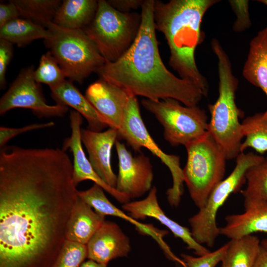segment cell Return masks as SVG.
Here are the masks:
<instances>
[{
    "label": "cell",
    "mask_w": 267,
    "mask_h": 267,
    "mask_svg": "<svg viewBox=\"0 0 267 267\" xmlns=\"http://www.w3.org/2000/svg\"><path fill=\"white\" fill-rule=\"evenodd\" d=\"M78 191L62 149L1 148L0 267H53Z\"/></svg>",
    "instance_id": "1"
},
{
    "label": "cell",
    "mask_w": 267,
    "mask_h": 267,
    "mask_svg": "<svg viewBox=\"0 0 267 267\" xmlns=\"http://www.w3.org/2000/svg\"><path fill=\"white\" fill-rule=\"evenodd\" d=\"M154 0H144L138 33L129 49L113 62L106 61L96 72L100 79L122 88L131 94L158 101L178 100L197 106L203 93L194 83L178 77L160 56L154 20Z\"/></svg>",
    "instance_id": "2"
},
{
    "label": "cell",
    "mask_w": 267,
    "mask_h": 267,
    "mask_svg": "<svg viewBox=\"0 0 267 267\" xmlns=\"http://www.w3.org/2000/svg\"><path fill=\"white\" fill-rule=\"evenodd\" d=\"M218 0H171L154 2L156 30L164 35L168 44L170 66L180 78L196 85L206 97L209 84L199 71L195 59L197 46L205 38L201 30L203 17Z\"/></svg>",
    "instance_id": "3"
},
{
    "label": "cell",
    "mask_w": 267,
    "mask_h": 267,
    "mask_svg": "<svg viewBox=\"0 0 267 267\" xmlns=\"http://www.w3.org/2000/svg\"><path fill=\"white\" fill-rule=\"evenodd\" d=\"M211 47L218 59L219 96L214 103L208 106L211 115L208 132L226 159L231 160L240 153L244 137L239 121L244 113L235 102L239 81L233 75L230 59L218 40H212Z\"/></svg>",
    "instance_id": "4"
},
{
    "label": "cell",
    "mask_w": 267,
    "mask_h": 267,
    "mask_svg": "<svg viewBox=\"0 0 267 267\" xmlns=\"http://www.w3.org/2000/svg\"><path fill=\"white\" fill-rule=\"evenodd\" d=\"M49 37L44 40L66 77L82 84L97 71L106 60L83 29H69L53 22L47 27Z\"/></svg>",
    "instance_id": "5"
},
{
    "label": "cell",
    "mask_w": 267,
    "mask_h": 267,
    "mask_svg": "<svg viewBox=\"0 0 267 267\" xmlns=\"http://www.w3.org/2000/svg\"><path fill=\"white\" fill-rule=\"evenodd\" d=\"M185 147L187 161L182 169L184 182L199 210L204 207L213 190L223 179L227 160L208 132L201 139Z\"/></svg>",
    "instance_id": "6"
},
{
    "label": "cell",
    "mask_w": 267,
    "mask_h": 267,
    "mask_svg": "<svg viewBox=\"0 0 267 267\" xmlns=\"http://www.w3.org/2000/svg\"><path fill=\"white\" fill-rule=\"evenodd\" d=\"M141 14L121 12L107 0H98L91 22L83 30L106 61L113 62L129 49L139 32Z\"/></svg>",
    "instance_id": "7"
},
{
    "label": "cell",
    "mask_w": 267,
    "mask_h": 267,
    "mask_svg": "<svg viewBox=\"0 0 267 267\" xmlns=\"http://www.w3.org/2000/svg\"><path fill=\"white\" fill-rule=\"evenodd\" d=\"M265 158L253 152L240 153L237 156L235 166L230 175L215 188L204 207L188 219L192 236L197 242L209 247L214 246L219 235V227L216 223L219 209L231 194L240 191L246 183L247 171Z\"/></svg>",
    "instance_id": "8"
},
{
    "label": "cell",
    "mask_w": 267,
    "mask_h": 267,
    "mask_svg": "<svg viewBox=\"0 0 267 267\" xmlns=\"http://www.w3.org/2000/svg\"><path fill=\"white\" fill-rule=\"evenodd\" d=\"M141 104L162 125L164 139L173 146H185L208 133V116L198 105H182L172 98L158 101L145 98Z\"/></svg>",
    "instance_id": "9"
},
{
    "label": "cell",
    "mask_w": 267,
    "mask_h": 267,
    "mask_svg": "<svg viewBox=\"0 0 267 267\" xmlns=\"http://www.w3.org/2000/svg\"><path fill=\"white\" fill-rule=\"evenodd\" d=\"M118 133V138L126 140L135 152L146 148L158 157L170 171L172 186L166 195L170 205L177 207L180 203L183 192V176L180 158L175 155L164 152L149 133L141 117L136 96L132 95L126 108L123 125Z\"/></svg>",
    "instance_id": "10"
},
{
    "label": "cell",
    "mask_w": 267,
    "mask_h": 267,
    "mask_svg": "<svg viewBox=\"0 0 267 267\" xmlns=\"http://www.w3.org/2000/svg\"><path fill=\"white\" fill-rule=\"evenodd\" d=\"M33 66L27 67L19 73L6 92L0 99V114L16 108L31 110L40 117H62L68 111V107L46 103L39 83L34 78Z\"/></svg>",
    "instance_id": "11"
},
{
    "label": "cell",
    "mask_w": 267,
    "mask_h": 267,
    "mask_svg": "<svg viewBox=\"0 0 267 267\" xmlns=\"http://www.w3.org/2000/svg\"><path fill=\"white\" fill-rule=\"evenodd\" d=\"M115 145L119 160L116 189L130 200L142 196L152 188L154 178L149 158L143 153L133 155L118 139Z\"/></svg>",
    "instance_id": "12"
},
{
    "label": "cell",
    "mask_w": 267,
    "mask_h": 267,
    "mask_svg": "<svg viewBox=\"0 0 267 267\" xmlns=\"http://www.w3.org/2000/svg\"><path fill=\"white\" fill-rule=\"evenodd\" d=\"M103 190L101 187L94 183L87 190L78 191V195L96 212L105 216L109 215L118 217L132 223L139 233L153 238L170 260L177 262L182 267H186L183 260L174 254L164 241V237L168 234L167 230L159 229L152 224L137 221L113 204L104 194Z\"/></svg>",
    "instance_id": "13"
},
{
    "label": "cell",
    "mask_w": 267,
    "mask_h": 267,
    "mask_svg": "<svg viewBox=\"0 0 267 267\" xmlns=\"http://www.w3.org/2000/svg\"><path fill=\"white\" fill-rule=\"evenodd\" d=\"M129 92L102 79L90 84L85 96L105 119L110 128L118 132L123 125L126 108L130 97Z\"/></svg>",
    "instance_id": "14"
},
{
    "label": "cell",
    "mask_w": 267,
    "mask_h": 267,
    "mask_svg": "<svg viewBox=\"0 0 267 267\" xmlns=\"http://www.w3.org/2000/svg\"><path fill=\"white\" fill-rule=\"evenodd\" d=\"M71 134L65 139L62 149L70 150L73 156V179L77 186L80 182L90 180L101 187L119 203L125 204L130 202V198L116 188L106 184L95 173L84 151L81 138L83 116L76 111H71L70 116Z\"/></svg>",
    "instance_id": "15"
},
{
    "label": "cell",
    "mask_w": 267,
    "mask_h": 267,
    "mask_svg": "<svg viewBox=\"0 0 267 267\" xmlns=\"http://www.w3.org/2000/svg\"><path fill=\"white\" fill-rule=\"evenodd\" d=\"M122 208L136 220H144L147 217L158 220L173 233L175 237L181 239L187 245V248L193 250L198 256L210 252L209 250L194 240L188 228L179 224L166 215L159 205L157 189L155 186L152 187L144 199L124 204Z\"/></svg>",
    "instance_id": "16"
},
{
    "label": "cell",
    "mask_w": 267,
    "mask_h": 267,
    "mask_svg": "<svg viewBox=\"0 0 267 267\" xmlns=\"http://www.w3.org/2000/svg\"><path fill=\"white\" fill-rule=\"evenodd\" d=\"M81 138L94 171L106 184L116 188L117 176L111 167V154L118 138V131L112 128L103 132L81 129Z\"/></svg>",
    "instance_id": "17"
},
{
    "label": "cell",
    "mask_w": 267,
    "mask_h": 267,
    "mask_svg": "<svg viewBox=\"0 0 267 267\" xmlns=\"http://www.w3.org/2000/svg\"><path fill=\"white\" fill-rule=\"evenodd\" d=\"M89 260L107 266L113 259L128 256L129 237L116 223L105 221L87 244Z\"/></svg>",
    "instance_id": "18"
},
{
    "label": "cell",
    "mask_w": 267,
    "mask_h": 267,
    "mask_svg": "<svg viewBox=\"0 0 267 267\" xmlns=\"http://www.w3.org/2000/svg\"><path fill=\"white\" fill-rule=\"evenodd\" d=\"M244 212L227 216L226 224L219 227V234L236 239L257 232L267 234V202L244 198Z\"/></svg>",
    "instance_id": "19"
},
{
    "label": "cell",
    "mask_w": 267,
    "mask_h": 267,
    "mask_svg": "<svg viewBox=\"0 0 267 267\" xmlns=\"http://www.w3.org/2000/svg\"><path fill=\"white\" fill-rule=\"evenodd\" d=\"M50 89L57 104L71 107L86 119L88 129L101 132L108 127L102 116L71 82L65 80Z\"/></svg>",
    "instance_id": "20"
},
{
    "label": "cell",
    "mask_w": 267,
    "mask_h": 267,
    "mask_svg": "<svg viewBox=\"0 0 267 267\" xmlns=\"http://www.w3.org/2000/svg\"><path fill=\"white\" fill-rule=\"evenodd\" d=\"M92 208L78 196L67 222L66 240L87 244L105 221V216Z\"/></svg>",
    "instance_id": "21"
},
{
    "label": "cell",
    "mask_w": 267,
    "mask_h": 267,
    "mask_svg": "<svg viewBox=\"0 0 267 267\" xmlns=\"http://www.w3.org/2000/svg\"><path fill=\"white\" fill-rule=\"evenodd\" d=\"M242 74L250 83L260 88L267 97V27L251 41Z\"/></svg>",
    "instance_id": "22"
},
{
    "label": "cell",
    "mask_w": 267,
    "mask_h": 267,
    "mask_svg": "<svg viewBox=\"0 0 267 267\" xmlns=\"http://www.w3.org/2000/svg\"><path fill=\"white\" fill-rule=\"evenodd\" d=\"M97 6L95 0H64L53 23L63 28L84 29L93 20Z\"/></svg>",
    "instance_id": "23"
},
{
    "label": "cell",
    "mask_w": 267,
    "mask_h": 267,
    "mask_svg": "<svg viewBox=\"0 0 267 267\" xmlns=\"http://www.w3.org/2000/svg\"><path fill=\"white\" fill-rule=\"evenodd\" d=\"M261 247L259 239L253 235L231 239L227 243L221 267H253Z\"/></svg>",
    "instance_id": "24"
},
{
    "label": "cell",
    "mask_w": 267,
    "mask_h": 267,
    "mask_svg": "<svg viewBox=\"0 0 267 267\" xmlns=\"http://www.w3.org/2000/svg\"><path fill=\"white\" fill-rule=\"evenodd\" d=\"M49 32L39 24L29 20L18 18L0 28V39L22 47L32 41L46 39Z\"/></svg>",
    "instance_id": "25"
},
{
    "label": "cell",
    "mask_w": 267,
    "mask_h": 267,
    "mask_svg": "<svg viewBox=\"0 0 267 267\" xmlns=\"http://www.w3.org/2000/svg\"><path fill=\"white\" fill-rule=\"evenodd\" d=\"M241 125L245 139L241 144L240 153L248 148L261 154L267 152V111L246 117Z\"/></svg>",
    "instance_id": "26"
},
{
    "label": "cell",
    "mask_w": 267,
    "mask_h": 267,
    "mask_svg": "<svg viewBox=\"0 0 267 267\" xmlns=\"http://www.w3.org/2000/svg\"><path fill=\"white\" fill-rule=\"evenodd\" d=\"M20 16L47 28L62 3L60 0H12Z\"/></svg>",
    "instance_id": "27"
},
{
    "label": "cell",
    "mask_w": 267,
    "mask_h": 267,
    "mask_svg": "<svg viewBox=\"0 0 267 267\" xmlns=\"http://www.w3.org/2000/svg\"><path fill=\"white\" fill-rule=\"evenodd\" d=\"M245 189L240 190L244 198L267 202V157L247 171Z\"/></svg>",
    "instance_id": "28"
},
{
    "label": "cell",
    "mask_w": 267,
    "mask_h": 267,
    "mask_svg": "<svg viewBox=\"0 0 267 267\" xmlns=\"http://www.w3.org/2000/svg\"><path fill=\"white\" fill-rule=\"evenodd\" d=\"M33 75L37 83L46 84L50 88L59 85L66 78L49 51L42 55L39 66L34 70Z\"/></svg>",
    "instance_id": "29"
},
{
    "label": "cell",
    "mask_w": 267,
    "mask_h": 267,
    "mask_svg": "<svg viewBox=\"0 0 267 267\" xmlns=\"http://www.w3.org/2000/svg\"><path fill=\"white\" fill-rule=\"evenodd\" d=\"M87 257V245L66 240L53 267H80Z\"/></svg>",
    "instance_id": "30"
},
{
    "label": "cell",
    "mask_w": 267,
    "mask_h": 267,
    "mask_svg": "<svg viewBox=\"0 0 267 267\" xmlns=\"http://www.w3.org/2000/svg\"><path fill=\"white\" fill-rule=\"evenodd\" d=\"M227 247V243L218 249L197 257L181 254L182 260L186 267H216L222 261Z\"/></svg>",
    "instance_id": "31"
},
{
    "label": "cell",
    "mask_w": 267,
    "mask_h": 267,
    "mask_svg": "<svg viewBox=\"0 0 267 267\" xmlns=\"http://www.w3.org/2000/svg\"><path fill=\"white\" fill-rule=\"evenodd\" d=\"M54 125V122H49L44 123L33 124L17 128L1 126L0 127V148L1 149L4 147L10 139L17 135L31 131L51 127Z\"/></svg>",
    "instance_id": "32"
},
{
    "label": "cell",
    "mask_w": 267,
    "mask_h": 267,
    "mask_svg": "<svg viewBox=\"0 0 267 267\" xmlns=\"http://www.w3.org/2000/svg\"><path fill=\"white\" fill-rule=\"evenodd\" d=\"M237 19L234 25L233 29L236 32H240L249 28L251 25L248 11V1L247 0H229Z\"/></svg>",
    "instance_id": "33"
},
{
    "label": "cell",
    "mask_w": 267,
    "mask_h": 267,
    "mask_svg": "<svg viewBox=\"0 0 267 267\" xmlns=\"http://www.w3.org/2000/svg\"><path fill=\"white\" fill-rule=\"evenodd\" d=\"M13 44L0 39V87L3 89L6 85V72L13 55Z\"/></svg>",
    "instance_id": "34"
},
{
    "label": "cell",
    "mask_w": 267,
    "mask_h": 267,
    "mask_svg": "<svg viewBox=\"0 0 267 267\" xmlns=\"http://www.w3.org/2000/svg\"><path fill=\"white\" fill-rule=\"evenodd\" d=\"M19 17L18 9L12 0L7 3L0 4V28Z\"/></svg>",
    "instance_id": "35"
},
{
    "label": "cell",
    "mask_w": 267,
    "mask_h": 267,
    "mask_svg": "<svg viewBox=\"0 0 267 267\" xmlns=\"http://www.w3.org/2000/svg\"><path fill=\"white\" fill-rule=\"evenodd\" d=\"M142 0H109V4L117 10L123 13H130L133 9L141 7Z\"/></svg>",
    "instance_id": "36"
},
{
    "label": "cell",
    "mask_w": 267,
    "mask_h": 267,
    "mask_svg": "<svg viewBox=\"0 0 267 267\" xmlns=\"http://www.w3.org/2000/svg\"><path fill=\"white\" fill-rule=\"evenodd\" d=\"M253 267H267V249L261 246Z\"/></svg>",
    "instance_id": "37"
},
{
    "label": "cell",
    "mask_w": 267,
    "mask_h": 267,
    "mask_svg": "<svg viewBox=\"0 0 267 267\" xmlns=\"http://www.w3.org/2000/svg\"><path fill=\"white\" fill-rule=\"evenodd\" d=\"M80 267H107V266L99 264L95 261L89 260L84 261Z\"/></svg>",
    "instance_id": "38"
},
{
    "label": "cell",
    "mask_w": 267,
    "mask_h": 267,
    "mask_svg": "<svg viewBox=\"0 0 267 267\" xmlns=\"http://www.w3.org/2000/svg\"><path fill=\"white\" fill-rule=\"evenodd\" d=\"M261 244L263 247L267 249V239L263 240L262 242H261Z\"/></svg>",
    "instance_id": "39"
},
{
    "label": "cell",
    "mask_w": 267,
    "mask_h": 267,
    "mask_svg": "<svg viewBox=\"0 0 267 267\" xmlns=\"http://www.w3.org/2000/svg\"><path fill=\"white\" fill-rule=\"evenodd\" d=\"M258 1H260L261 3H263L264 4H266V5H267V0H258Z\"/></svg>",
    "instance_id": "40"
}]
</instances>
